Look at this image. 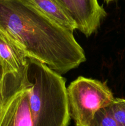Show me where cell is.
<instances>
[{
  "instance_id": "ba28073f",
  "label": "cell",
  "mask_w": 125,
  "mask_h": 126,
  "mask_svg": "<svg viewBox=\"0 0 125 126\" xmlns=\"http://www.w3.org/2000/svg\"><path fill=\"white\" fill-rule=\"evenodd\" d=\"M105 108L120 126H125V99L114 98Z\"/></svg>"
},
{
  "instance_id": "7c38bea8",
  "label": "cell",
  "mask_w": 125,
  "mask_h": 126,
  "mask_svg": "<svg viewBox=\"0 0 125 126\" xmlns=\"http://www.w3.org/2000/svg\"><path fill=\"white\" fill-rule=\"evenodd\" d=\"M104 1H105V2H107V3H109V2H111V1H113V0H104Z\"/></svg>"
},
{
  "instance_id": "52a82bcc",
  "label": "cell",
  "mask_w": 125,
  "mask_h": 126,
  "mask_svg": "<svg viewBox=\"0 0 125 126\" xmlns=\"http://www.w3.org/2000/svg\"><path fill=\"white\" fill-rule=\"evenodd\" d=\"M39 11L63 28L74 32L77 25L55 0H26Z\"/></svg>"
},
{
  "instance_id": "8fae6325",
  "label": "cell",
  "mask_w": 125,
  "mask_h": 126,
  "mask_svg": "<svg viewBox=\"0 0 125 126\" xmlns=\"http://www.w3.org/2000/svg\"><path fill=\"white\" fill-rule=\"evenodd\" d=\"M12 73H7L5 71L4 68L0 62V92L4 86L9 76Z\"/></svg>"
},
{
  "instance_id": "6da1fadb",
  "label": "cell",
  "mask_w": 125,
  "mask_h": 126,
  "mask_svg": "<svg viewBox=\"0 0 125 126\" xmlns=\"http://www.w3.org/2000/svg\"><path fill=\"white\" fill-rule=\"evenodd\" d=\"M0 32L26 57L62 75L86 61L73 32L26 0H0Z\"/></svg>"
},
{
  "instance_id": "8992f818",
  "label": "cell",
  "mask_w": 125,
  "mask_h": 126,
  "mask_svg": "<svg viewBox=\"0 0 125 126\" xmlns=\"http://www.w3.org/2000/svg\"><path fill=\"white\" fill-rule=\"evenodd\" d=\"M28 57L25 53L0 32V62L7 73L23 74Z\"/></svg>"
},
{
  "instance_id": "3957f363",
  "label": "cell",
  "mask_w": 125,
  "mask_h": 126,
  "mask_svg": "<svg viewBox=\"0 0 125 126\" xmlns=\"http://www.w3.org/2000/svg\"><path fill=\"white\" fill-rule=\"evenodd\" d=\"M70 116L76 126H89L98 110L114 99L106 82L79 76L67 88Z\"/></svg>"
},
{
  "instance_id": "30bf717a",
  "label": "cell",
  "mask_w": 125,
  "mask_h": 126,
  "mask_svg": "<svg viewBox=\"0 0 125 126\" xmlns=\"http://www.w3.org/2000/svg\"><path fill=\"white\" fill-rule=\"evenodd\" d=\"M89 126H120L105 107L96 111Z\"/></svg>"
},
{
  "instance_id": "277c9868",
  "label": "cell",
  "mask_w": 125,
  "mask_h": 126,
  "mask_svg": "<svg viewBox=\"0 0 125 126\" xmlns=\"http://www.w3.org/2000/svg\"><path fill=\"white\" fill-rule=\"evenodd\" d=\"M74 21L78 30L89 37L98 30L107 13L98 0H55Z\"/></svg>"
},
{
  "instance_id": "9c48e42d",
  "label": "cell",
  "mask_w": 125,
  "mask_h": 126,
  "mask_svg": "<svg viewBox=\"0 0 125 126\" xmlns=\"http://www.w3.org/2000/svg\"><path fill=\"white\" fill-rule=\"evenodd\" d=\"M23 81L19 78H10L6 81L0 92V116L2 107L6 100L10 95L19 90L23 86Z\"/></svg>"
},
{
  "instance_id": "5b68a950",
  "label": "cell",
  "mask_w": 125,
  "mask_h": 126,
  "mask_svg": "<svg viewBox=\"0 0 125 126\" xmlns=\"http://www.w3.org/2000/svg\"><path fill=\"white\" fill-rule=\"evenodd\" d=\"M0 126H33L29 87L25 75L23 86L10 95L4 104L0 116Z\"/></svg>"
},
{
  "instance_id": "7a4b0ae2",
  "label": "cell",
  "mask_w": 125,
  "mask_h": 126,
  "mask_svg": "<svg viewBox=\"0 0 125 126\" xmlns=\"http://www.w3.org/2000/svg\"><path fill=\"white\" fill-rule=\"evenodd\" d=\"M24 75L29 87L33 126H68L71 116L65 79L29 58Z\"/></svg>"
}]
</instances>
